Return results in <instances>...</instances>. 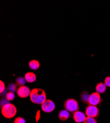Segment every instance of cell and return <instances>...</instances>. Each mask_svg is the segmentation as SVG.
I'll return each instance as SVG.
<instances>
[{"instance_id": "cell-5", "label": "cell", "mask_w": 110, "mask_h": 123, "mask_svg": "<svg viewBox=\"0 0 110 123\" xmlns=\"http://www.w3.org/2000/svg\"><path fill=\"white\" fill-rule=\"evenodd\" d=\"M41 107L44 112L50 113L54 110L55 105L53 101L52 100L46 99L45 101L41 105Z\"/></svg>"}, {"instance_id": "cell-7", "label": "cell", "mask_w": 110, "mask_h": 123, "mask_svg": "<svg viewBox=\"0 0 110 123\" xmlns=\"http://www.w3.org/2000/svg\"><path fill=\"white\" fill-rule=\"evenodd\" d=\"M31 93V91L30 88L25 86H20L17 90V95L21 98H25L30 96Z\"/></svg>"}, {"instance_id": "cell-15", "label": "cell", "mask_w": 110, "mask_h": 123, "mask_svg": "<svg viewBox=\"0 0 110 123\" xmlns=\"http://www.w3.org/2000/svg\"><path fill=\"white\" fill-rule=\"evenodd\" d=\"M84 123H97V122L94 118L87 117L84 121Z\"/></svg>"}, {"instance_id": "cell-3", "label": "cell", "mask_w": 110, "mask_h": 123, "mask_svg": "<svg viewBox=\"0 0 110 123\" xmlns=\"http://www.w3.org/2000/svg\"><path fill=\"white\" fill-rule=\"evenodd\" d=\"M64 107L68 112H75L78 111L79 105L77 100L73 98H69L65 101Z\"/></svg>"}, {"instance_id": "cell-19", "label": "cell", "mask_w": 110, "mask_h": 123, "mask_svg": "<svg viewBox=\"0 0 110 123\" xmlns=\"http://www.w3.org/2000/svg\"><path fill=\"white\" fill-rule=\"evenodd\" d=\"M0 87H1V90H0V92H1V93H2L5 90V84L2 81H0Z\"/></svg>"}, {"instance_id": "cell-1", "label": "cell", "mask_w": 110, "mask_h": 123, "mask_svg": "<svg viewBox=\"0 0 110 123\" xmlns=\"http://www.w3.org/2000/svg\"><path fill=\"white\" fill-rule=\"evenodd\" d=\"M30 98L32 102L37 105H42L46 99L45 91L39 88L33 89L31 91Z\"/></svg>"}, {"instance_id": "cell-9", "label": "cell", "mask_w": 110, "mask_h": 123, "mask_svg": "<svg viewBox=\"0 0 110 123\" xmlns=\"http://www.w3.org/2000/svg\"><path fill=\"white\" fill-rule=\"evenodd\" d=\"M69 116H70L69 113L66 110H61L58 114L59 119L62 121H65L68 120V118H69Z\"/></svg>"}, {"instance_id": "cell-17", "label": "cell", "mask_w": 110, "mask_h": 123, "mask_svg": "<svg viewBox=\"0 0 110 123\" xmlns=\"http://www.w3.org/2000/svg\"><path fill=\"white\" fill-rule=\"evenodd\" d=\"M13 123H26L24 119L21 117H17L15 118Z\"/></svg>"}, {"instance_id": "cell-13", "label": "cell", "mask_w": 110, "mask_h": 123, "mask_svg": "<svg viewBox=\"0 0 110 123\" xmlns=\"http://www.w3.org/2000/svg\"><path fill=\"white\" fill-rule=\"evenodd\" d=\"M26 81L25 78H23L22 77H19L16 79V84L20 86H24V85L25 84Z\"/></svg>"}, {"instance_id": "cell-16", "label": "cell", "mask_w": 110, "mask_h": 123, "mask_svg": "<svg viewBox=\"0 0 110 123\" xmlns=\"http://www.w3.org/2000/svg\"><path fill=\"white\" fill-rule=\"evenodd\" d=\"M8 89L9 90V92H13V93H14L17 90V86L15 84H9V85L8 87Z\"/></svg>"}, {"instance_id": "cell-12", "label": "cell", "mask_w": 110, "mask_h": 123, "mask_svg": "<svg viewBox=\"0 0 110 123\" xmlns=\"http://www.w3.org/2000/svg\"><path fill=\"white\" fill-rule=\"evenodd\" d=\"M40 64L39 62L36 60L31 61L29 63V66L31 69L33 70H37L39 67Z\"/></svg>"}, {"instance_id": "cell-11", "label": "cell", "mask_w": 110, "mask_h": 123, "mask_svg": "<svg viewBox=\"0 0 110 123\" xmlns=\"http://www.w3.org/2000/svg\"><path fill=\"white\" fill-rule=\"evenodd\" d=\"M96 91L99 94H103L106 91L107 89V86L103 83H98L95 88Z\"/></svg>"}, {"instance_id": "cell-2", "label": "cell", "mask_w": 110, "mask_h": 123, "mask_svg": "<svg viewBox=\"0 0 110 123\" xmlns=\"http://www.w3.org/2000/svg\"><path fill=\"white\" fill-rule=\"evenodd\" d=\"M1 112L4 117L7 119H11L15 116L17 109L13 105L8 103L2 106Z\"/></svg>"}, {"instance_id": "cell-18", "label": "cell", "mask_w": 110, "mask_h": 123, "mask_svg": "<svg viewBox=\"0 0 110 123\" xmlns=\"http://www.w3.org/2000/svg\"><path fill=\"white\" fill-rule=\"evenodd\" d=\"M105 84L107 87H110V76H107L105 79Z\"/></svg>"}, {"instance_id": "cell-14", "label": "cell", "mask_w": 110, "mask_h": 123, "mask_svg": "<svg viewBox=\"0 0 110 123\" xmlns=\"http://www.w3.org/2000/svg\"><path fill=\"white\" fill-rule=\"evenodd\" d=\"M6 99L8 101L13 100L15 98V95H14V93H13V92H9L7 93L6 94Z\"/></svg>"}, {"instance_id": "cell-4", "label": "cell", "mask_w": 110, "mask_h": 123, "mask_svg": "<svg viewBox=\"0 0 110 123\" xmlns=\"http://www.w3.org/2000/svg\"><path fill=\"white\" fill-rule=\"evenodd\" d=\"M101 101L100 95L97 92H94L89 96L87 103L89 105L96 106L99 105Z\"/></svg>"}, {"instance_id": "cell-10", "label": "cell", "mask_w": 110, "mask_h": 123, "mask_svg": "<svg viewBox=\"0 0 110 123\" xmlns=\"http://www.w3.org/2000/svg\"><path fill=\"white\" fill-rule=\"evenodd\" d=\"M25 79L28 82L32 83L36 80V76L33 73L28 72L25 74Z\"/></svg>"}, {"instance_id": "cell-8", "label": "cell", "mask_w": 110, "mask_h": 123, "mask_svg": "<svg viewBox=\"0 0 110 123\" xmlns=\"http://www.w3.org/2000/svg\"><path fill=\"white\" fill-rule=\"evenodd\" d=\"M86 118L85 115L83 112L77 111L73 114V119L77 123H81L84 122Z\"/></svg>"}, {"instance_id": "cell-6", "label": "cell", "mask_w": 110, "mask_h": 123, "mask_svg": "<svg viewBox=\"0 0 110 123\" xmlns=\"http://www.w3.org/2000/svg\"><path fill=\"white\" fill-rule=\"evenodd\" d=\"M99 110L96 106L89 105L85 109V114L87 117H96L99 115Z\"/></svg>"}]
</instances>
